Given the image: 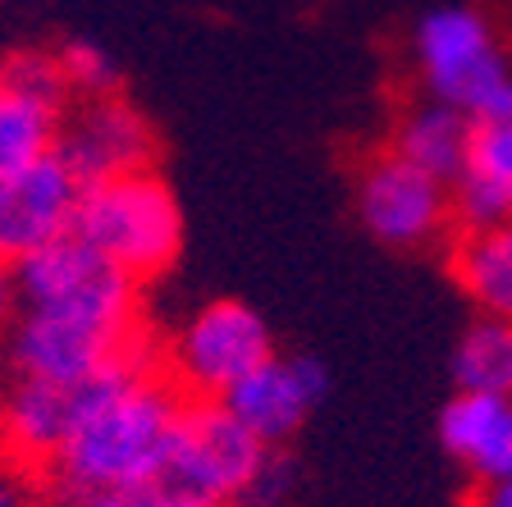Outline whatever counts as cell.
Wrapping results in <instances>:
<instances>
[{
	"mask_svg": "<svg viewBox=\"0 0 512 507\" xmlns=\"http://www.w3.org/2000/svg\"><path fill=\"white\" fill-rule=\"evenodd\" d=\"M270 453L275 448L261 444L224 402L188 398L151 494L188 507H229L256 485Z\"/></svg>",
	"mask_w": 512,
	"mask_h": 507,
	"instance_id": "277c9868",
	"label": "cell"
},
{
	"mask_svg": "<svg viewBox=\"0 0 512 507\" xmlns=\"http://www.w3.org/2000/svg\"><path fill=\"white\" fill-rule=\"evenodd\" d=\"M78 192L83 183L69 174V165L55 151L32 160L28 169L5 174L0 179V265L23 261L74 229Z\"/></svg>",
	"mask_w": 512,
	"mask_h": 507,
	"instance_id": "7c38bea8",
	"label": "cell"
},
{
	"mask_svg": "<svg viewBox=\"0 0 512 507\" xmlns=\"http://www.w3.org/2000/svg\"><path fill=\"white\" fill-rule=\"evenodd\" d=\"M74 233L115 270H124L133 284H142L174 265L183 247V215L170 183L147 165L133 174L87 183L78 192Z\"/></svg>",
	"mask_w": 512,
	"mask_h": 507,
	"instance_id": "3957f363",
	"label": "cell"
},
{
	"mask_svg": "<svg viewBox=\"0 0 512 507\" xmlns=\"http://www.w3.org/2000/svg\"><path fill=\"white\" fill-rule=\"evenodd\" d=\"M471 119L458 115L444 101H416L412 110H403L394 124V138H389V151L403 156L407 165L426 169L430 179L453 183L467 165V147H471Z\"/></svg>",
	"mask_w": 512,
	"mask_h": 507,
	"instance_id": "e0dca14e",
	"label": "cell"
},
{
	"mask_svg": "<svg viewBox=\"0 0 512 507\" xmlns=\"http://www.w3.org/2000/svg\"><path fill=\"white\" fill-rule=\"evenodd\" d=\"M138 494H110V489H69L55 485V507H128Z\"/></svg>",
	"mask_w": 512,
	"mask_h": 507,
	"instance_id": "44dd1931",
	"label": "cell"
},
{
	"mask_svg": "<svg viewBox=\"0 0 512 507\" xmlns=\"http://www.w3.org/2000/svg\"><path fill=\"white\" fill-rule=\"evenodd\" d=\"M133 348H147L142 329H110L78 316H51V311H19V325L10 334V361L19 380L51 384H74Z\"/></svg>",
	"mask_w": 512,
	"mask_h": 507,
	"instance_id": "9c48e42d",
	"label": "cell"
},
{
	"mask_svg": "<svg viewBox=\"0 0 512 507\" xmlns=\"http://www.w3.org/2000/svg\"><path fill=\"white\" fill-rule=\"evenodd\" d=\"M357 220L375 243L394 247V252H421L435 247L453 229V201L448 183L430 179L426 169L407 165L403 156L384 147L362 160L357 169Z\"/></svg>",
	"mask_w": 512,
	"mask_h": 507,
	"instance_id": "ba28073f",
	"label": "cell"
},
{
	"mask_svg": "<svg viewBox=\"0 0 512 507\" xmlns=\"http://www.w3.org/2000/svg\"><path fill=\"white\" fill-rule=\"evenodd\" d=\"M453 380L467 393L512 398V320L476 316L453 348Z\"/></svg>",
	"mask_w": 512,
	"mask_h": 507,
	"instance_id": "ac0fdd59",
	"label": "cell"
},
{
	"mask_svg": "<svg viewBox=\"0 0 512 507\" xmlns=\"http://www.w3.org/2000/svg\"><path fill=\"white\" fill-rule=\"evenodd\" d=\"M467 507H512V476H499V480H485V485L471 489Z\"/></svg>",
	"mask_w": 512,
	"mask_h": 507,
	"instance_id": "7402d4cb",
	"label": "cell"
},
{
	"mask_svg": "<svg viewBox=\"0 0 512 507\" xmlns=\"http://www.w3.org/2000/svg\"><path fill=\"white\" fill-rule=\"evenodd\" d=\"M325 389H330V380H325L320 361L270 352V357L256 370H247L243 380L224 393L220 402L261 439V444L279 448L284 439H293V434L307 425V416L320 407Z\"/></svg>",
	"mask_w": 512,
	"mask_h": 507,
	"instance_id": "4fadbf2b",
	"label": "cell"
},
{
	"mask_svg": "<svg viewBox=\"0 0 512 507\" xmlns=\"http://www.w3.org/2000/svg\"><path fill=\"white\" fill-rule=\"evenodd\" d=\"M55 60H60V74H64V83H69V92H78L83 101L87 96L119 92V69H115V60H110L101 46L74 42V46H64Z\"/></svg>",
	"mask_w": 512,
	"mask_h": 507,
	"instance_id": "d6986e66",
	"label": "cell"
},
{
	"mask_svg": "<svg viewBox=\"0 0 512 507\" xmlns=\"http://www.w3.org/2000/svg\"><path fill=\"white\" fill-rule=\"evenodd\" d=\"M229 507H293V466L270 453V462H266V471L256 476V485Z\"/></svg>",
	"mask_w": 512,
	"mask_h": 507,
	"instance_id": "ffe728a7",
	"label": "cell"
},
{
	"mask_svg": "<svg viewBox=\"0 0 512 507\" xmlns=\"http://www.w3.org/2000/svg\"><path fill=\"white\" fill-rule=\"evenodd\" d=\"M151 366H156V361H151V348H133V352L106 361L101 370H92V375H83V380H74V384L19 380L10 389V398H5V412H0V444H5V453H10L19 466H28V471L55 466L64 439H69V430L83 421L87 407Z\"/></svg>",
	"mask_w": 512,
	"mask_h": 507,
	"instance_id": "8992f818",
	"label": "cell"
},
{
	"mask_svg": "<svg viewBox=\"0 0 512 507\" xmlns=\"http://www.w3.org/2000/svg\"><path fill=\"white\" fill-rule=\"evenodd\" d=\"M416 83L471 124L512 119V46L476 5L430 10L412 32Z\"/></svg>",
	"mask_w": 512,
	"mask_h": 507,
	"instance_id": "7a4b0ae2",
	"label": "cell"
},
{
	"mask_svg": "<svg viewBox=\"0 0 512 507\" xmlns=\"http://www.w3.org/2000/svg\"><path fill=\"white\" fill-rule=\"evenodd\" d=\"M55 156L87 188V183L115 179V174L147 169L151 156H156V133H151L147 115L119 92L87 96L74 115L60 119Z\"/></svg>",
	"mask_w": 512,
	"mask_h": 507,
	"instance_id": "30bf717a",
	"label": "cell"
},
{
	"mask_svg": "<svg viewBox=\"0 0 512 507\" xmlns=\"http://www.w3.org/2000/svg\"><path fill=\"white\" fill-rule=\"evenodd\" d=\"M448 275L480 316L512 320V220L458 233L448 247Z\"/></svg>",
	"mask_w": 512,
	"mask_h": 507,
	"instance_id": "2e32d148",
	"label": "cell"
},
{
	"mask_svg": "<svg viewBox=\"0 0 512 507\" xmlns=\"http://www.w3.org/2000/svg\"><path fill=\"white\" fill-rule=\"evenodd\" d=\"M128 507H188V503H174V498H160V494H151L147 489V494H138Z\"/></svg>",
	"mask_w": 512,
	"mask_h": 507,
	"instance_id": "603a6c76",
	"label": "cell"
},
{
	"mask_svg": "<svg viewBox=\"0 0 512 507\" xmlns=\"http://www.w3.org/2000/svg\"><path fill=\"white\" fill-rule=\"evenodd\" d=\"M183 389L165 370H142L69 430L55 457V485L110 489V494H147L156 485L160 457L183 416Z\"/></svg>",
	"mask_w": 512,
	"mask_h": 507,
	"instance_id": "6da1fadb",
	"label": "cell"
},
{
	"mask_svg": "<svg viewBox=\"0 0 512 507\" xmlns=\"http://www.w3.org/2000/svg\"><path fill=\"white\" fill-rule=\"evenodd\" d=\"M69 83L55 55H14L0 69V179L55 151Z\"/></svg>",
	"mask_w": 512,
	"mask_h": 507,
	"instance_id": "8fae6325",
	"label": "cell"
},
{
	"mask_svg": "<svg viewBox=\"0 0 512 507\" xmlns=\"http://www.w3.org/2000/svg\"><path fill=\"white\" fill-rule=\"evenodd\" d=\"M439 444L471 485L512 476V398L458 389V398L439 412Z\"/></svg>",
	"mask_w": 512,
	"mask_h": 507,
	"instance_id": "5bb4252c",
	"label": "cell"
},
{
	"mask_svg": "<svg viewBox=\"0 0 512 507\" xmlns=\"http://www.w3.org/2000/svg\"><path fill=\"white\" fill-rule=\"evenodd\" d=\"M0 507H28V503H23V494H19V489L0 485Z\"/></svg>",
	"mask_w": 512,
	"mask_h": 507,
	"instance_id": "cb8c5ba5",
	"label": "cell"
},
{
	"mask_svg": "<svg viewBox=\"0 0 512 507\" xmlns=\"http://www.w3.org/2000/svg\"><path fill=\"white\" fill-rule=\"evenodd\" d=\"M270 352H275V338H270L266 320L256 316L247 302L220 297V302H206V307L179 329L165 375L183 389V398L220 402L224 393L234 389L247 370L261 366Z\"/></svg>",
	"mask_w": 512,
	"mask_h": 507,
	"instance_id": "52a82bcc",
	"label": "cell"
},
{
	"mask_svg": "<svg viewBox=\"0 0 512 507\" xmlns=\"http://www.w3.org/2000/svg\"><path fill=\"white\" fill-rule=\"evenodd\" d=\"M453 229H490L512 220V119H490L471 128L467 165L448 183Z\"/></svg>",
	"mask_w": 512,
	"mask_h": 507,
	"instance_id": "9a60e30c",
	"label": "cell"
},
{
	"mask_svg": "<svg viewBox=\"0 0 512 507\" xmlns=\"http://www.w3.org/2000/svg\"><path fill=\"white\" fill-rule=\"evenodd\" d=\"M10 293L19 311H51V316H78L110 329H142L138 284L101 252H92L74 229L14 261Z\"/></svg>",
	"mask_w": 512,
	"mask_h": 507,
	"instance_id": "5b68a950",
	"label": "cell"
}]
</instances>
